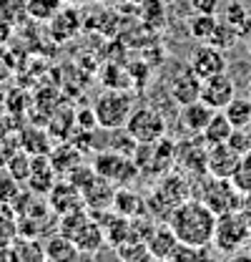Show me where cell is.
<instances>
[{"mask_svg": "<svg viewBox=\"0 0 251 262\" xmlns=\"http://www.w3.org/2000/svg\"><path fill=\"white\" fill-rule=\"evenodd\" d=\"M168 227L176 232L179 242H184V245L211 247L214 245V229H216V214L201 199L191 196L171 212Z\"/></svg>", "mask_w": 251, "mask_h": 262, "instance_id": "1", "label": "cell"}, {"mask_svg": "<svg viewBox=\"0 0 251 262\" xmlns=\"http://www.w3.org/2000/svg\"><path fill=\"white\" fill-rule=\"evenodd\" d=\"M241 192L236 189V184L226 177H214V174H204L201 182H198V196L216 217L226 214V212H234V209H241Z\"/></svg>", "mask_w": 251, "mask_h": 262, "instance_id": "2", "label": "cell"}, {"mask_svg": "<svg viewBox=\"0 0 251 262\" xmlns=\"http://www.w3.org/2000/svg\"><path fill=\"white\" fill-rule=\"evenodd\" d=\"M251 237V222L241 209L226 212L216 217V229H214V247L221 255H236L239 250L246 247Z\"/></svg>", "mask_w": 251, "mask_h": 262, "instance_id": "3", "label": "cell"}, {"mask_svg": "<svg viewBox=\"0 0 251 262\" xmlns=\"http://www.w3.org/2000/svg\"><path fill=\"white\" fill-rule=\"evenodd\" d=\"M133 108H136L133 106V96L126 89H108V91H103L101 96L95 98L93 103V114L98 126L108 131L123 129Z\"/></svg>", "mask_w": 251, "mask_h": 262, "instance_id": "4", "label": "cell"}, {"mask_svg": "<svg viewBox=\"0 0 251 262\" xmlns=\"http://www.w3.org/2000/svg\"><path fill=\"white\" fill-rule=\"evenodd\" d=\"M93 169L98 177L108 179V182L116 184V187H126V184L136 182V177L141 174L136 162H133V157L121 154V151H116V149L98 151L93 159Z\"/></svg>", "mask_w": 251, "mask_h": 262, "instance_id": "5", "label": "cell"}, {"mask_svg": "<svg viewBox=\"0 0 251 262\" xmlns=\"http://www.w3.org/2000/svg\"><path fill=\"white\" fill-rule=\"evenodd\" d=\"M126 131L138 141V144H154L158 139L166 136V119L158 114L156 108L151 106H141V108H133L128 121H126Z\"/></svg>", "mask_w": 251, "mask_h": 262, "instance_id": "6", "label": "cell"}, {"mask_svg": "<svg viewBox=\"0 0 251 262\" xmlns=\"http://www.w3.org/2000/svg\"><path fill=\"white\" fill-rule=\"evenodd\" d=\"M206 154H209V144L204 141L201 134H193V139H184V141L176 144V149H173V164L181 171L196 174L201 179L204 174H209L206 171Z\"/></svg>", "mask_w": 251, "mask_h": 262, "instance_id": "7", "label": "cell"}, {"mask_svg": "<svg viewBox=\"0 0 251 262\" xmlns=\"http://www.w3.org/2000/svg\"><path fill=\"white\" fill-rule=\"evenodd\" d=\"M188 66L196 71V76L204 81L209 76H216V73H223L226 71V53L216 48L214 43H201L191 51V58H188Z\"/></svg>", "mask_w": 251, "mask_h": 262, "instance_id": "8", "label": "cell"}, {"mask_svg": "<svg viewBox=\"0 0 251 262\" xmlns=\"http://www.w3.org/2000/svg\"><path fill=\"white\" fill-rule=\"evenodd\" d=\"M234 96H236V86L226 71L204 78V83H201V101H206L214 111H223Z\"/></svg>", "mask_w": 251, "mask_h": 262, "instance_id": "9", "label": "cell"}, {"mask_svg": "<svg viewBox=\"0 0 251 262\" xmlns=\"http://www.w3.org/2000/svg\"><path fill=\"white\" fill-rule=\"evenodd\" d=\"M239 162H241V154H239L229 141L211 144V146H209V154H206V171L214 174V177L231 179L234 171H236V166H239Z\"/></svg>", "mask_w": 251, "mask_h": 262, "instance_id": "10", "label": "cell"}, {"mask_svg": "<svg viewBox=\"0 0 251 262\" xmlns=\"http://www.w3.org/2000/svg\"><path fill=\"white\" fill-rule=\"evenodd\" d=\"M201 78L196 76V71L191 66H179L176 76L171 78V98L179 103V106H186L191 101L201 98Z\"/></svg>", "mask_w": 251, "mask_h": 262, "instance_id": "11", "label": "cell"}, {"mask_svg": "<svg viewBox=\"0 0 251 262\" xmlns=\"http://www.w3.org/2000/svg\"><path fill=\"white\" fill-rule=\"evenodd\" d=\"M48 207L61 217L65 212L81 209L83 207V192L78 187H73L68 179L65 182H56V187L48 192Z\"/></svg>", "mask_w": 251, "mask_h": 262, "instance_id": "12", "label": "cell"}, {"mask_svg": "<svg viewBox=\"0 0 251 262\" xmlns=\"http://www.w3.org/2000/svg\"><path fill=\"white\" fill-rule=\"evenodd\" d=\"M156 192L163 196L173 209L193 196V192H191V187H188V182H186V177H184L181 171H166V174H161V182L156 184Z\"/></svg>", "mask_w": 251, "mask_h": 262, "instance_id": "13", "label": "cell"}, {"mask_svg": "<svg viewBox=\"0 0 251 262\" xmlns=\"http://www.w3.org/2000/svg\"><path fill=\"white\" fill-rule=\"evenodd\" d=\"M146 245H148L151 260H171L176 247H179V237H176L173 229L168 227V222H158L154 232L148 234Z\"/></svg>", "mask_w": 251, "mask_h": 262, "instance_id": "14", "label": "cell"}, {"mask_svg": "<svg viewBox=\"0 0 251 262\" xmlns=\"http://www.w3.org/2000/svg\"><path fill=\"white\" fill-rule=\"evenodd\" d=\"M113 199H116V184H111L103 177H95L93 182L83 189V204L91 212H108V209H113Z\"/></svg>", "mask_w": 251, "mask_h": 262, "instance_id": "15", "label": "cell"}, {"mask_svg": "<svg viewBox=\"0 0 251 262\" xmlns=\"http://www.w3.org/2000/svg\"><path fill=\"white\" fill-rule=\"evenodd\" d=\"M56 179H58V171H56V166H53L48 154L33 157V169H31V177H28L31 192L48 196V192L56 187Z\"/></svg>", "mask_w": 251, "mask_h": 262, "instance_id": "16", "label": "cell"}, {"mask_svg": "<svg viewBox=\"0 0 251 262\" xmlns=\"http://www.w3.org/2000/svg\"><path fill=\"white\" fill-rule=\"evenodd\" d=\"M211 116H214V108L206 101H201V98L181 106V126L188 134H201V131L206 129V124L211 121Z\"/></svg>", "mask_w": 251, "mask_h": 262, "instance_id": "17", "label": "cell"}, {"mask_svg": "<svg viewBox=\"0 0 251 262\" xmlns=\"http://www.w3.org/2000/svg\"><path fill=\"white\" fill-rule=\"evenodd\" d=\"M73 242H76V247L81 250V255H95V252L103 247V242H106V234H103L101 222L88 220L83 227L73 234Z\"/></svg>", "mask_w": 251, "mask_h": 262, "instance_id": "18", "label": "cell"}, {"mask_svg": "<svg viewBox=\"0 0 251 262\" xmlns=\"http://www.w3.org/2000/svg\"><path fill=\"white\" fill-rule=\"evenodd\" d=\"M76 257H81V250L76 247V242L70 237H65L63 232L48 237V242H45V260L68 262V260H76Z\"/></svg>", "mask_w": 251, "mask_h": 262, "instance_id": "19", "label": "cell"}, {"mask_svg": "<svg viewBox=\"0 0 251 262\" xmlns=\"http://www.w3.org/2000/svg\"><path fill=\"white\" fill-rule=\"evenodd\" d=\"M81 18H78V13L73 10V8H61L48 23H51V35L56 38V40H68V38H73L76 33H78V23Z\"/></svg>", "mask_w": 251, "mask_h": 262, "instance_id": "20", "label": "cell"}, {"mask_svg": "<svg viewBox=\"0 0 251 262\" xmlns=\"http://www.w3.org/2000/svg\"><path fill=\"white\" fill-rule=\"evenodd\" d=\"M113 212L123 214V217H138V214H146V199L138 196L133 189L118 187L116 189V199H113Z\"/></svg>", "mask_w": 251, "mask_h": 262, "instance_id": "21", "label": "cell"}, {"mask_svg": "<svg viewBox=\"0 0 251 262\" xmlns=\"http://www.w3.org/2000/svg\"><path fill=\"white\" fill-rule=\"evenodd\" d=\"M231 134H234V124L229 121V116H226L223 111H214L211 121L206 124V129L201 131V136H204V141H206L209 146H211V144H223V141H229Z\"/></svg>", "mask_w": 251, "mask_h": 262, "instance_id": "22", "label": "cell"}, {"mask_svg": "<svg viewBox=\"0 0 251 262\" xmlns=\"http://www.w3.org/2000/svg\"><path fill=\"white\" fill-rule=\"evenodd\" d=\"M51 162L56 166V171L65 177L70 169H76L78 164H81V151H78V146L70 141V144H58V146H53L51 149Z\"/></svg>", "mask_w": 251, "mask_h": 262, "instance_id": "23", "label": "cell"}, {"mask_svg": "<svg viewBox=\"0 0 251 262\" xmlns=\"http://www.w3.org/2000/svg\"><path fill=\"white\" fill-rule=\"evenodd\" d=\"M13 250H15V262H40V260H45V245L38 242V237L18 234L15 242H13Z\"/></svg>", "mask_w": 251, "mask_h": 262, "instance_id": "24", "label": "cell"}, {"mask_svg": "<svg viewBox=\"0 0 251 262\" xmlns=\"http://www.w3.org/2000/svg\"><path fill=\"white\" fill-rule=\"evenodd\" d=\"M20 149H26L31 157H43L51 154L53 144H51V134H45L43 129H26L20 134Z\"/></svg>", "mask_w": 251, "mask_h": 262, "instance_id": "25", "label": "cell"}, {"mask_svg": "<svg viewBox=\"0 0 251 262\" xmlns=\"http://www.w3.org/2000/svg\"><path fill=\"white\" fill-rule=\"evenodd\" d=\"M28 15V0H0V20L10 23L13 28L26 23Z\"/></svg>", "mask_w": 251, "mask_h": 262, "instance_id": "26", "label": "cell"}, {"mask_svg": "<svg viewBox=\"0 0 251 262\" xmlns=\"http://www.w3.org/2000/svg\"><path fill=\"white\" fill-rule=\"evenodd\" d=\"M18 237V217L13 204H0V247L13 245Z\"/></svg>", "mask_w": 251, "mask_h": 262, "instance_id": "27", "label": "cell"}, {"mask_svg": "<svg viewBox=\"0 0 251 262\" xmlns=\"http://www.w3.org/2000/svg\"><path fill=\"white\" fill-rule=\"evenodd\" d=\"M5 169H8V174L15 177L18 182H28L31 169H33V157L26 151V149H15V151L10 154L8 164H5Z\"/></svg>", "mask_w": 251, "mask_h": 262, "instance_id": "28", "label": "cell"}, {"mask_svg": "<svg viewBox=\"0 0 251 262\" xmlns=\"http://www.w3.org/2000/svg\"><path fill=\"white\" fill-rule=\"evenodd\" d=\"M223 114L229 116V121L234 124V129L251 124V96H246V98L234 96L231 98V103L223 108Z\"/></svg>", "mask_w": 251, "mask_h": 262, "instance_id": "29", "label": "cell"}, {"mask_svg": "<svg viewBox=\"0 0 251 262\" xmlns=\"http://www.w3.org/2000/svg\"><path fill=\"white\" fill-rule=\"evenodd\" d=\"M216 23H219L216 15H209V13H193V18L188 20V33H191L196 40L206 43V40L211 38L214 28H216Z\"/></svg>", "mask_w": 251, "mask_h": 262, "instance_id": "30", "label": "cell"}, {"mask_svg": "<svg viewBox=\"0 0 251 262\" xmlns=\"http://www.w3.org/2000/svg\"><path fill=\"white\" fill-rule=\"evenodd\" d=\"M236 40H241V33L236 26H231V23H226V20H221L216 23V28L211 33V38L206 40V43H214L216 48L221 51H226V48H231V46H236Z\"/></svg>", "mask_w": 251, "mask_h": 262, "instance_id": "31", "label": "cell"}, {"mask_svg": "<svg viewBox=\"0 0 251 262\" xmlns=\"http://www.w3.org/2000/svg\"><path fill=\"white\" fill-rule=\"evenodd\" d=\"M116 255L118 260L123 262H141V260H151V252H148V245L141 242V239H126L116 247Z\"/></svg>", "mask_w": 251, "mask_h": 262, "instance_id": "32", "label": "cell"}, {"mask_svg": "<svg viewBox=\"0 0 251 262\" xmlns=\"http://www.w3.org/2000/svg\"><path fill=\"white\" fill-rule=\"evenodd\" d=\"M63 3H65V0H28V15H31L33 20L48 23L63 8Z\"/></svg>", "mask_w": 251, "mask_h": 262, "instance_id": "33", "label": "cell"}, {"mask_svg": "<svg viewBox=\"0 0 251 262\" xmlns=\"http://www.w3.org/2000/svg\"><path fill=\"white\" fill-rule=\"evenodd\" d=\"M231 182L236 184V189H239L241 194L251 192V151L241 154V162H239V166H236Z\"/></svg>", "mask_w": 251, "mask_h": 262, "instance_id": "34", "label": "cell"}, {"mask_svg": "<svg viewBox=\"0 0 251 262\" xmlns=\"http://www.w3.org/2000/svg\"><path fill=\"white\" fill-rule=\"evenodd\" d=\"M229 144H231L239 154H246V151H251V124L234 129L231 139H229Z\"/></svg>", "mask_w": 251, "mask_h": 262, "instance_id": "35", "label": "cell"}, {"mask_svg": "<svg viewBox=\"0 0 251 262\" xmlns=\"http://www.w3.org/2000/svg\"><path fill=\"white\" fill-rule=\"evenodd\" d=\"M201 257H209V247H193V245H184L179 242L176 252H173V262H181V260H201Z\"/></svg>", "mask_w": 251, "mask_h": 262, "instance_id": "36", "label": "cell"}, {"mask_svg": "<svg viewBox=\"0 0 251 262\" xmlns=\"http://www.w3.org/2000/svg\"><path fill=\"white\" fill-rule=\"evenodd\" d=\"M191 10L193 13H209V15H216L221 8V0H188Z\"/></svg>", "mask_w": 251, "mask_h": 262, "instance_id": "37", "label": "cell"}, {"mask_svg": "<svg viewBox=\"0 0 251 262\" xmlns=\"http://www.w3.org/2000/svg\"><path fill=\"white\" fill-rule=\"evenodd\" d=\"M13 61L8 58V53H3V48H0V83H5V81H10V76H13Z\"/></svg>", "mask_w": 251, "mask_h": 262, "instance_id": "38", "label": "cell"}, {"mask_svg": "<svg viewBox=\"0 0 251 262\" xmlns=\"http://www.w3.org/2000/svg\"><path fill=\"white\" fill-rule=\"evenodd\" d=\"M13 31H15V28H13L10 23L0 20V48H3V46H5L8 40H10V35H13Z\"/></svg>", "mask_w": 251, "mask_h": 262, "instance_id": "39", "label": "cell"}, {"mask_svg": "<svg viewBox=\"0 0 251 262\" xmlns=\"http://www.w3.org/2000/svg\"><path fill=\"white\" fill-rule=\"evenodd\" d=\"M241 212L246 214V220L251 222V192H246V194L241 196Z\"/></svg>", "mask_w": 251, "mask_h": 262, "instance_id": "40", "label": "cell"}, {"mask_svg": "<svg viewBox=\"0 0 251 262\" xmlns=\"http://www.w3.org/2000/svg\"><path fill=\"white\" fill-rule=\"evenodd\" d=\"M65 3H88V0H65Z\"/></svg>", "mask_w": 251, "mask_h": 262, "instance_id": "41", "label": "cell"}, {"mask_svg": "<svg viewBox=\"0 0 251 262\" xmlns=\"http://www.w3.org/2000/svg\"><path fill=\"white\" fill-rule=\"evenodd\" d=\"M246 250H249V255H251V237H249V242H246Z\"/></svg>", "mask_w": 251, "mask_h": 262, "instance_id": "42", "label": "cell"}, {"mask_svg": "<svg viewBox=\"0 0 251 262\" xmlns=\"http://www.w3.org/2000/svg\"><path fill=\"white\" fill-rule=\"evenodd\" d=\"M246 40H249V51H251V35H249V38H246Z\"/></svg>", "mask_w": 251, "mask_h": 262, "instance_id": "43", "label": "cell"}, {"mask_svg": "<svg viewBox=\"0 0 251 262\" xmlns=\"http://www.w3.org/2000/svg\"><path fill=\"white\" fill-rule=\"evenodd\" d=\"M249 96H251V78H249Z\"/></svg>", "mask_w": 251, "mask_h": 262, "instance_id": "44", "label": "cell"}]
</instances>
